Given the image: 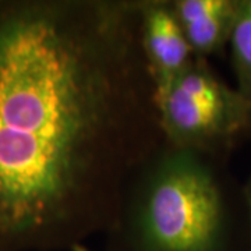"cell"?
Listing matches in <instances>:
<instances>
[{"label":"cell","mask_w":251,"mask_h":251,"mask_svg":"<svg viewBox=\"0 0 251 251\" xmlns=\"http://www.w3.org/2000/svg\"><path fill=\"white\" fill-rule=\"evenodd\" d=\"M162 141L140 0H0V251L106 233Z\"/></svg>","instance_id":"obj_1"},{"label":"cell","mask_w":251,"mask_h":251,"mask_svg":"<svg viewBox=\"0 0 251 251\" xmlns=\"http://www.w3.org/2000/svg\"><path fill=\"white\" fill-rule=\"evenodd\" d=\"M221 159L163 140L126 188L108 251H232Z\"/></svg>","instance_id":"obj_2"},{"label":"cell","mask_w":251,"mask_h":251,"mask_svg":"<svg viewBox=\"0 0 251 251\" xmlns=\"http://www.w3.org/2000/svg\"><path fill=\"white\" fill-rule=\"evenodd\" d=\"M163 140L222 155L251 133V106L221 80L205 59H194L156 98Z\"/></svg>","instance_id":"obj_3"},{"label":"cell","mask_w":251,"mask_h":251,"mask_svg":"<svg viewBox=\"0 0 251 251\" xmlns=\"http://www.w3.org/2000/svg\"><path fill=\"white\" fill-rule=\"evenodd\" d=\"M141 48L156 98L196 59L172 0H140Z\"/></svg>","instance_id":"obj_4"},{"label":"cell","mask_w":251,"mask_h":251,"mask_svg":"<svg viewBox=\"0 0 251 251\" xmlns=\"http://www.w3.org/2000/svg\"><path fill=\"white\" fill-rule=\"evenodd\" d=\"M188 45L197 59H208L232 34L239 0H172Z\"/></svg>","instance_id":"obj_5"},{"label":"cell","mask_w":251,"mask_h":251,"mask_svg":"<svg viewBox=\"0 0 251 251\" xmlns=\"http://www.w3.org/2000/svg\"><path fill=\"white\" fill-rule=\"evenodd\" d=\"M229 44L236 90L251 106V0H239Z\"/></svg>","instance_id":"obj_6"},{"label":"cell","mask_w":251,"mask_h":251,"mask_svg":"<svg viewBox=\"0 0 251 251\" xmlns=\"http://www.w3.org/2000/svg\"><path fill=\"white\" fill-rule=\"evenodd\" d=\"M243 198H244V205L247 209V218H249V240L246 243L244 251H251V177L243 188Z\"/></svg>","instance_id":"obj_7"},{"label":"cell","mask_w":251,"mask_h":251,"mask_svg":"<svg viewBox=\"0 0 251 251\" xmlns=\"http://www.w3.org/2000/svg\"><path fill=\"white\" fill-rule=\"evenodd\" d=\"M69 251H92V250H90L87 246H84V243H77V244H74Z\"/></svg>","instance_id":"obj_8"}]
</instances>
